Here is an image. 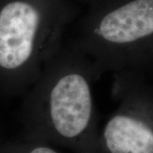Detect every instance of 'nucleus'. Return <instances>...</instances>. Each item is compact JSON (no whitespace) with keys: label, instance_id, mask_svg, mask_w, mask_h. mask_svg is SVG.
I'll return each mask as SVG.
<instances>
[{"label":"nucleus","instance_id":"obj_1","mask_svg":"<svg viewBox=\"0 0 153 153\" xmlns=\"http://www.w3.org/2000/svg\"><path fill=\"white\" fill-rule=\"evenodd\" d=\"M91 61L65 38L28 89L22 138L73 153H104L94 100Z\"/></svg>","mask_w":153,"mask_h":153},{"label":"nucleus","instance_id":"obj_2","mask_svg":"<svg viewBox=\"0 0 153 153\" xmlns=\"http://www.w3.org/2000/svg\"><path fill=\"white\" fill-rule=\"evenodd\" d=\"M66 38L91 61L96 81L132 71L153 80V0H94Z\"/></svg>","mask_w":153,"mask_h":153},{"label":"nucleus","instance_id":"obj_3","mask_svg":"<svg viewBox=\"0 0 153 153\" xmlns=\"http://www.w3.org/2000/svg\"><path fill=\"white\" fill-rule=\"evenodd\" d=\"M81 13L79 0H2L1 85L12 93L28 90Z\"/></svg>","mask_w":153,"mask_h":153},{"label":"nucleus","instance_id":"obj_4","mask_svg":"<svg viewBox=\"0 0 153 153\" xmlns=\"http://www.w3.org/2000/svg\"><path fill=\"white\" fill-rule=\"evenodd\" d=\"M117 107L100 134L104 153H153V80L132 71L113 73Z\"/></svg>","mask_w":153,"mask_h":153},{"label":"nucleus","instance_id":"obj_5","mask_svg":"<svg viewBox=\"0 0 153 153\" xmlns=\"http://www.w3.org/2000/svg\"><path fill=\"white\" fill-rule=\"evenodd\" d=\"M0 153H60L55 146L23 139L8 142L0 146Z\"/></svg>","mask_w":153,"mask_h":153},{"label":"nucleus","instance_id":"obj_6","mask_svg":"<svg viewBox=\"0 0 153 153\" xmlns=\"http://www.w3.org/2000/svg\"><path fill=\"white\" fill-rule=\"evenodd\" d=\"M80 2H81V4H88L89 3H91V2H93L94 0H79Z\"/></svg>","mask_w":153,"mask_h":153}]
</instances>
